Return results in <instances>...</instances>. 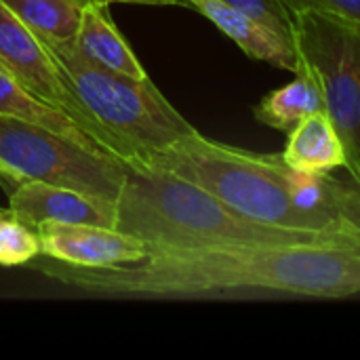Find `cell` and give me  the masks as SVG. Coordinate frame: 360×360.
Masks as SVG:
<instances>
[{
  "label": "cell",
  "mask_w": 360,
  "mask_h": 360,
  "mask_svg": "<svg viewBox=\"0 0 360 360\" xmlns=\"http://www.w3.org/2000/svg\"><path fill=\"white\" fill-rule=\"evenodd\" d=\"M40 255V238L34 228L15 217L0 221V266H27Z\"/></svg>",
  "instance_id": "cell-16"
},
{
  "label": "cell",
  "mask_w": 360,
  "mask_h": 360,
  "mask_svg": "<svg viewBox=\"0 0 360 360\" xmlns=\"http://www.w3.org/2000/svg\"><path fill=\"white\" fill-rule=\"evenodd\" d=\"M0 158L23 179L44 181L116 202L129 165L40 124L0 116Z\"/></svg>",
  "instance_id": "cell-6"
},
{
  "label": "cell",
  "mask_w": 360,
  "mask_h": 360,
  "mask_svg": "<svg viewBox=\"0 0 360 360\" xmlns=\"http://www.w3.org/2000/svg\"><path fill=\"white\" fill-rule=\"evenodd\" d=\"M287 135L283 158L291 169L306 175H327L340 167L346 169V150L327 112L310 114Z\"/></svg>",
  "instance_id": "cell-12"
},
{
  "label": "cell",
  "mask_w": 360,
  "mask_h": 360,
  "mask_svg": "<svg viewBox=\"0 0 360 360\" xmlns=\"http://www.w3.org/2000/svg\"><path fill=\"white\" fill-rule=\"evenodd\" d=\"M40 257L78 268H116L137 264L148 255L143 240L116 228L89 224H40Z\"/></svg>",
  "instance_id": "cell-8"
},
{
  "label": "cell",
  "mask_w": 360,
  "mask_h": 360,
  "mask_svg": "<svg viewBox=\"0 0 360 360\" xmlns=\"http://www.w3.org/2000/svg\"><path fill=\"white\" fill-rule=\"evenodd\" d=\"M74 46L91 61L129 74L133 78H150L146 68L135 57L133 49L116 27L108 4L86 2L80 15L78 32L74 36Z\"/></svg>",
  "instance_id": "cell-11"
},
{
  "label": "cell",
  "mask_w": 360,
  "mask_h": 360,
  "mask_svg": "<svg viewBox=\"0 0 360 360\" xmlns=\"http://www.w3.org/2000/svg\"><path fill=\"white\" fill-rule=\"evenodd\" d=\"M42 40L63 72L72 95L118 146L122 160L131 169H150L156 154L196 133L152 78H133L103 68L84 57L74 46V40Z\"/></svg>",
  "instance_id": "cell-4"
},
{
  "label": "cell",
  "mask_w": 360,
  "mask_h": 360,
  "mask_svg": "<svg viewBox=\"0 0 360 360\" xmlns=\"http://www.w3.org/2000/svg\"><path fill=\"white\" fill-rule=\"evenodd\" d=\"M0 72L17 80L25 91L44 103L65 112L97 146L122 160L118 146L91 120L78 99L72 95L63 72L53 59L44 40L23 23L0 0Z\"/></svg>",
  "instance_id": "cell-7"
},
{
  "label": "cell",
  "mask_w": 360,
  "mask_h": 360,
  "mask_svg": "<svg viewBox=\"0 0 360 360\" xmlns=\"http://www.w3.org/2000/svg\"><path fill=\"white\" fill-rule=\"evenodd\" d=\"M8 213L34 230L46 221L116 228V202L34 179L8 192Z\"/></svg>",
  "instance_id": "cell-9"
},
{
  "label": "cell",
  "mask_w": 360,
  "mask_h": 360,
  "mask_svg": "<svg viewBox=\"0 0 360 360\" xmlns=\"http://www.w3.org/2000/svg\"><path fill=\"white\" fill-rule=\"evenodd\" d=\"M6 217H11V213H8V209H0V221H4Z\"/></svg>",
  "instance_id": "cell-22"
},
{
  "label": "cell",
  "mask_w": 360,
  "mask_h": 360,
  "mask_svg": "<svg viewBox=\"0 0 360 360\" xmlns=\"http://www.w3.org/2000/svg\"><path fill=\"white\" fill-rule=\"evenodd\" d=\"M99 4H114V2H124V4H148V6H186L184 0H91Z\"/></svg>",
  "instance_id": "cell-21"
},
{
  "label": "cell",
  "mask_w": 360,
  "mask_h": 360,
  "mask_svg": "<svg viewBox=\"0 0 360 360\" xmlns=\"http://www.w3.org/2000/svg\"><path fill=\"white\" fill-rule=\"evenodd\" d=\"M297 59L295 80L274 89L253 108V114L262 124L283 133H289L310 114L325 112L323 93L312 68L302 57Z\"/></svg>",
  "instance_id": "cell-13"
},
{
  "label": "cell",
  "mask_w": 360,
  "mask_h": 360,
  "mask_svg": "<svg viewBox=\"0 0 360 360\" xmlns=\"http://www.w3.org/2000/svg\"><path fill=\"white\" fill-rule=\"evenodd\" d=\"M188 8H194L202 17H207L217 30H221L228 38H232L251 59L268 61L276 68L297 72V51L293 42L285 40L255 17L245 11L230 6L221 0H184Z\"/></svg>",
  "instance_id": "cell-10"
},
{
  "label": "cell",
  "mask_w": 360,
  "mask_h": 360,
  "mask_svg": "<svg viewBox=\"0 0 360 360\" xmlns=\"http://www.w3.org/2000/svg\"><path fill=\"white\" fill-rule=\"evenodd\" d=\"M70 287L146 297H308L360 293V253L340 245H221L156 249L129 266L78 268L32 262Z\"/></svg>",
  "instance_id": "cell-1"
},
{
  "label": "cell",
  "mask_w": 360,
  "mask_h": 360,
  "mask_svg": "<svg viewBox=\"0 0 360 360\" xmlns=\"http://www.w3.org/2000/svg\"><path fill=\"white\" fill-rule=\"evenodd\" d=\"M116 230L156 249L221 245H340L316 232L253 221L200 186L160 169H129L116 200Z\"/></svg>",
  "instance_id": "cell-3"
},
{
  "label": "cell",
  "mask_w": 360,
  "mask_h": 360,
  "mask_svg": "<svg viewBox=\"0 0 360 360\" xmlns=\"http://www.w3.org/2000/svg\"><path fill=\"white\" fill-rule=\"evenodd\" d=\"M333 205L346 224L350 247L360 253V184L356 179H338L333 188Z\"/></svg>",
  "instance_id": "cell-18"
},
{
  "label": "cell",
  "mask_w": 360,
  "mask_h": 360,
  "mask_svg": "<svg viewBox=\"0 0 360 360\" xmlns=\"http://www.w3.org/2000/svg\"><path fill=\"white\" fill-rule=\"evenodd\" d=\"M230 6L245 11L247 15L255 17L259 23L283 36L285 40L293 42V27H291V13L281 0H221Z\"/></svg>",
  "instance_id": "cell-17"
},
{
  "label": "cell",
  "mask_w": 360,
  "mask_h": 360,
  "mask_svg": "<svg viewBox=\"0 0 360 360\" xmlns=\"http://www.w3.org/2000/svg\"><path fill=\"white\" fill-rule=\"evenodd\" d=\"M38 36L74 40L82 8L89 0H2Z\"/></svg>",
  "instance_id": "cell-15"
},
{
  "label": "cell",
  "mask_w": 360,
  "mask_h": 360,
  "mask_svg": "<svg viewBox=\"0 0 360 360\" xmlns=\"http://www.w3.org/2000/svg\"><path fill=\"white\" fill-rule=\"evenodd\" d=\"M150 169L200 186L253 221L333 236L352 249L346 224L333 205L335 177L300 173L283 154H257L196 131L156 154Z\"/></svg>",
  "instance_id": "cell-2"
},
{
  "label": "cell",
  "mask_w": 360,
  "mask_h": 360,
  "mask_svg": "<svg viewBox=\"0 0 360 360\" xmlns=\"http://www.w3.org/2000/svg\"><path fill=\"white\" fill-rule=\"evenodd\" d=\"M21 181H25L21 175H19V171L17 169H13L8 162H4L2 158H0V184L4 186V190L6 192H11L13 188H17Z\"/></svg>",
  "instance_id": "cell-20"
},
{
  "label": "cell",
  "mask_w": 360,
  "mask_h": 360,
  "mask_svg": "<svg viewBox=\"0 0 360 360\" xmlns=\"http://www.w3.org/2000/svg\"><path fill=\"white\" fill-rule=\"evenodd\" d=\"M0 116L25 120L32 124H40L44 129H51L59 135L70 137L72 141H78L91 150L105 152L101 146H97L65 112L44 103L30 91H25L17 80H13L8 74L0 72Z\"/></svg>",
  "instance_id": "cell-14"
},
{
  "label": "cell",
  "mask_w": 360,
  "mask_h": 360,
  "mask_svg": "<svg viewBox=\"0 0 360 360\" xmlns=\"http://www.w3.org/2000/svg\"><path fill=\"white\" fill-rule=\"evenodd\" d=\"M289 13L295 11H319L338 15L360 23V0H281Z\"/></svg>",
  "instance_id": "cell-19"
},
{
  "label": "cell",
  "mask_w": 360,
  "mask_h": 360,
  "mask_svg": "<svg viewBox=\"0 0 360 360\" xmlns=\"http://www.w3.org/2000/svg\"><path fill=\"white\" fill-rule=\"evenodd\" d=\"M293 46L314 72L325 112L344 150L346 171L360 184V23L319 11L291 13Z\"/></svg>",
  "instance_id": "cell-5"
}]
</instances>
